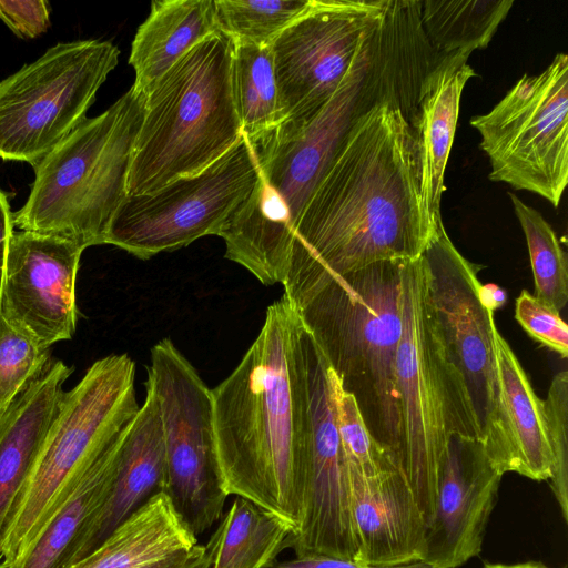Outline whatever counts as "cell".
Segmentation results:
<instances>
[{"instance_id":"cell-13","label":"cell","mask_w":568,"mask_h":568,"mask_svg":"<svg viewBox=\"0 0 568 568\" xmlns=\"http://www.w3.org/2000/svg\"><path fill=\"white\" fill-rule=\"evenodd\" d=\"M255 153L243 136L203 171L150 193L128 194L108 229L104 244L141 260L222 233L258 180Z\"/></svg>"},{"instance_id":"cell-14","label":"cell","mask_w":568,"mask_h":568,"mask_svg":"<svg viewBox=\"0 0 568 568\" xmlns=\"http://www.w3.org/2000/svg\"><path fill=\"white\" fill-rule=\"evenodd\" d=\"M145 385L156 397L163 428L162 491L197 538L220 519L227 498L215 457L211 389L170 338L152 347Z\"/></svg>"},{"instance_id":"cell-15","label":"cell","mask_w":568,"mask_h":568,"mask_svg":"<svg viewBox=\"0 0 568 568\" xmlns=\"http://www.w3.org/2000/svg\"><path fill=\"white\" fill-rule=\"evenodd\" d=\"M390 4L384 0H311L271 43L278 124H303L327 104L359 53L383 29Z\"/></svg>"},{"instance_id":"cell-30","label":"cell","mask_w":568,"mask_h":568,"mask_svg":"<svg viewBox=\"0 0 568 568\" xmlns=\"http://www.w3.org/2000/svg\"><path fill=\"white\" fill-rule=\"evenodd\" d=\"M311 0H214L217 31L236 43L271 45Z\"/></svg>"},{"instance_id":"cell-35","label":"cell","mask_w":568,"mask_h":568,"mask_svg":"<svg viewBox=\"0 0 568 568\" xmlns=\"http://www.w3.org/2000/svg\"><path fill=\"white\" fill-rule=\"evenodd\" d=\"M273 568H433L422 560L397 565L374 566L356 562L354 560L339 559L326 556L295 557L291 560L276 561Z\"/></svg>"},{"instance_id":"cell-22","label":"cell","mask_w":568,"mask_h":568,"mask_svg":"<svg viewBox=\"0 0 568 568\" xmlns=\"http://www.w3.org/2000/svg\"><path fill=\"white\" fill-rule=\"evenodd\" d=\"M214 0H154L136 30L129 63L145 95L190 50L216 32Z\"/></svg>"},{"instance_id":"cell-17","label":"cell","mask_w":568,"mask_h":568,"mask_svg":"<svg viewBox=\"0 0 568 568\" xmlns=\"http://www.w3.org/2000/svg\"><path fill=\"white\" fill-rule=\"evenodd\" d=\"M503 476L477 437L448 436L422 561L458 568L481 552Z\"/></svg>"},{"instance_id":"cell-6","label":"cell","mask_w":568,"mask_h":568,"mask_svg":"<svg viewBox=\"0 0 568 568\" xmlns=\"http://www.w3.org/2000/svg\"><path fill=\"white\" fill-rule=\"evenodd\" d=\"M233 41L216 31L150 90L128 178L143 194L194 175L243 136L232 91Z\"/></svg>"},{"instance_id":"cell-18","label":"cell","mask_w":568,"mask_h":568,"mask_svg":"<svg viewBox=\"0 0 568 568\" xmlns=\"http://www.w3.org/2000/svg\"><path fill=\"white\" fill-rule=\"evenodd\" d=\"M356 562L397 566L420 560L427 525L399 468L372 477L348 473Z\"/></svg>"},{"instance_id":"cell-34","label":"cell","mask_w":568,"mask_h":568,"mask_svg":"<svg viewBox=\"0 0 568 568\" xmlns=\"http://www.w3.org/2000/svg\"><path fill=\"white\" fill-rule=\"evenodd\" d=\"M51 7L45 0H0V19L22 39H33L50 26Z\"/></svg>"},{"instance_id":"cell-33","label":"cell","mask_w":568,"mask_h":568,"mask_svg":"<svg viewBox=\"0 0 568 568\" xmlns=\"http://www.w3.org/2000/svg\"><path fill=\"white\" fill-rule=\"evenodd\" d=\"M515 318L536 342L568 357V326L559 312L523 290L516 298Z\"/></svg>"},{"instance_id":"cell-11","label":"cell","mask_w":568,"mask_h":568,"mask_svg":"<svg viewBox=\"0 0 568 568\" xmlns=\"http://www.w3.org/2000/svg\"><path fill=\"white\" fill-rule=\"evenodd\" d=\"M119 55L110 41L60 42L2 80L0 159L34 168L87 119Z\"/></svg>"},{"instance_id":"cell-10","label":"cell","mask_w":568,"mask_h":568,"mask_svg":"<svg viewBox=\"0 0 568 568\" xmlns=\"http://www.w3.org/2000/svg\"><path fill=\"white\" fill-rule=\"evenodd\" d=\"M423 257L428 295L444 352L471 405L479 439L494 466L513 473V454L498 382L494 308L478 278L480 266L455 247L440 223Z\"/></svg>"},{"instance_id":"cell-38","label":"cell","mask_w":568,"mask_h":568,"mask_svg":"<svg viewBox=\"0 0 568 568\" xmlns=\"http://www.w3.org/2000/svg\"><path fill=\"white\" fill-rule=\"evenodd\" d=\"M483 568H551L541 561L529 560L518 564H490L485 562Z\"/></svg>"},{"instance_id":"cell-36","label":"cell","mask_w":568,"mask_h":568,"mask_svg":"<svg viewBox=\"0 0 568 568\" xmlns=\"http://www.w3.org/2000/svg\"><path fill=\"white\" fill-rule=\"evenodd\" d=\"M13 213L8 194L0 187V302L9 243L13 234Z\"/></svg>"},{"instance_id":"cell-7","label":"cell","mask_w":568,"mask_h":568,"mask_svg":"<svg viewBox=\"0 0 568 568\" xmlns=\"http://www.w3.org/2000/svg\"><path fill=\"white\" fill-rule=\"evenodd\" d=\"M135 363L128 354L95 361L64 392L32 470L10 513L1 561L18 562L77 485L138 413Z\"/></svg>"},{"instance_id":"cell-39","label":"cell","mask_w":568,"mask_h":568,"mask_svg":"<svg viewBox=\"0 0 568 568\" xmlns=\"http://www.w3.org/2000/svg\"><path fill=\"white\" fill-rule=\"evenodd\" d=\"M193 568H211V562L207 555Z\"/></svg>"},{"instance_id":"cell-8","label":"cell","mask_w":568,"mask_h":568,"mask_svg":"<svg viewBox=\"0 0 568 568\" xmlns=\"http://www.w3.org/2000/svg\"><path fill=\"white\" fill-rule=\"evenodd\" d=\"M395 375L400 416L398 467L428 526L448 436L479 439V432L463 384L444 352L423 255L403 266Z\"/></svg>"},{"instance_id":"cell-29","label":"cell","mask_w":568,"mask_h":568,"mask_svg":"<svg viewBox=\"0 0 568 568\" xmlns=\"http://www.w3.org/2000/svg\"><path fill=\"white\" fill-rule=\"evenodd\" d=\"M515 214L525 234L535 283V297L561 312L568 302L566 252L544 216L509 193Z\"/></svg>"},{"instance_id":"cell-1","label":"cell","mask_w":568,"mask_h":568,"mask_svg":"<svg viewBox=\"0 0 568 568\" xmlns=\"http://www.w3.org/2000/svg\"><path fill=\"white\" fill-rule=\"evenodd\" d=\"M436 230L422 207L412 123L389 99L376 100L352 123L298 221L283 295L298 308L337 276L416 260Z\"/></svg>"},{"instance_id":"cell-37","label":"cell","mask_w":568,"mask_h":568,"mask_svg":"<svg viewBox=\"0 0 568 568\" xmlns=\"http://www.w3.org/2000/svg\"><path fill=\"white\" fill-rule=\"evenodd\" d=\"M205 556V546L197 544L189 550H180L168 557L134 568H193Z\"/></svg>"},{"instance_id":"cell-4","label":"cell","mask_w":568,"mask_h":568,"mask_svg":"<svg viewBox=\"0 0 568 568\" xmlns=\"http://www.w3.org/2000/svg\"><path fill=\"white\" fill-rule=\"evenodd\" d=\"M405 262H377L337 276L295 308L342 388L354 397L368 432L397 467L400 416L395 367Z\"/></svg>"},{"instance_id":"cell-2","label":"cell","mask_w":568,"mask_h":568,"mask_svg":"<svg viewBox=\"0 0 568 568\" xmlns=\"http://www.w3.org/2000/svg\"><path fill=\"white\" fill-rule=\"evenodd\" d=\"M296 316L285 295L271 304L239 365L211 389L222 489L278 517L293 532L303 504L291 376Z\"/></svg>"},{"instance_id":"cell-9","label":"cell","mask_w":568,"mask_h":568,"mask_svg":"<svg viewBox=\"0 0 568 568\" xmlns=\"http://www.w3.org/2000/svg\"><path fill=\"white\" fill-rule=\"evenodd\" d=\"M291 376L302 481V519L285 549L295 557L356 560L351 484L336 415L338 378L297 315L291 341Z\"/></svg>"},{"instance_id":"cell-23","label":"cell","mask_w":568,"mask_h":568,"mask_svg":"<svg viewBox=\"0 0 568 568\" xmlns=\"http://www.w3.org/2000/svg\"><path fill=\"white\" fill-rule=\"evenodd\" d=\"M496 357L500 402L513 454V473L548 481L552 456L540 399L507 341L496 332Z\"/></svg>"},{"instance_id":"cell-25","label":"cell","mask_w":568,"mask_h":568,"mask_svg":"<svg viewBox=\"0 0 568 568\" xmlns=\"http://www.w3.org/2000/svg\"><path fill=\"white\" fill-rule=\"evenodd\" d=\"M197 544L169 497L160 491L94 551L69 568H134Z\"/></svg>"},{"instance_id":"cell-24","label":"cell","mask_w":568,"mask_h":568,"mask_svg":"<svg viewBox=\"0 0 568 568\" xmlns=\"http://www.w3.org/2000/svg\"><path fill=\"white\" fill-rule=\"evenodd\" d=\"M121 433L87 470L23 557L8 568H69L83 535L109 496Z\"/></svg>"},{"instance_id":"cell-3","label":"cell","mask_w":568,"mask_h":568,"mask_svg":"<svg viewBox=\"0 0 568 568\" xmlns=\"http://www.w3.org/2000/svg\"><path fill=\"white\" fill-rule=\"evenodd\" d=\"M379 34L359 53L327 104L300 125L278 124L248 142L258 180L220 234L225 257L262 284L283 285L295 230L356 116L373 101L372 73Z\"/></svg>"},{"instance_id":"cell-16","label":"cell","mask_w":568,"mask_h":568,"mask_svg":"<svg viewBox=\"0 0 568 568\" xmlns=\"http://www.w3.org/2000/svg\"><path fill=\"white\" fill-rule=\"evenodd\" d=\"M83 251L63 237L13 232L0 315L45 347L71 339L77 325L75 282Z\"/></svg>"},{"instance_id":"cell-12","label":"cell","mask_w":568,"mask_h":568,"mask_svg":"<svg viewBox=\"0 0 568 568\" xmlns=\"http://www.w3.org/2000/svg\"><path fill=\"white\" fill-rule=\"evenodd\" d=\"M489 179L558 207L568 183V57L539 74H524L495 106L474 116Z\"/></svg>"},{"instance_id":"cell-5","label":"cell","mask_w":568,"mask_h":568,"mask_svg":"<svg viewBox=\"0 0 568 568\" xmlns=\"http://www.w3.org/2000/svg\"><path fill=\"white\" fill-rule=\"evenodd\" d=\"M145 100L131 87L44 156L34 166L27 202L13 213V225L63 237L84 250L104 244L110 223L128 196Z\"/></svg>"},{"instance_id":"cell-26","label":"cell","mask_w":568,"mask_h":568,"mask_svg":"<svg viewBox=\"0 0 568 568\" xmlns=\"http://www.w3.org/2000/svg\"><path fill=\"white\" fill-rule=\"evenodd\" d=\"M293 529L236 496L205 545L211 568H273Z\"/></svg>"},{"instance_id":"cell-31","label":"cell","mask_w":568,"mask_h":568,"mask_svg":"<svg viewBox=\"0 0 568 568\" xmlns=\"http://www.w3.org/2000/svg\"><path fill=\"white\" fill-rule=\"evenodd\" d=\"M49 347L0 315V418L50 364Z\"/></svg>"},{"instance_id":"cell-32","label":"cell","mask_w":568,"mask_h":568,"mask_svg":"<svg viewBox=\"0 0 568 568\" xmlns=\"http://www.w3.org/2000/svg\"><path fill=\"white\" fill-rule=\"evenodd\" d=\"M548 443L552 456V471L548 483L568 523V373L559 372L551 381L542 400Z\"/></svg>"},{"instance_id":"cell-40","label":"cell","mask_w":568,"mask_h":568,"mask_svg":"<svg viewBox=\"0 0 568 568\" xmlns=\"http://www.w3.org/2000/svg\"><path fill=\"white\" fill-rule=\"evenodd\" d=\"M0 568H7V566L0 561Z\"/></svg>"},{"instance_id":"cell-19","label":"cell","mask_w":568,"mask_h":568,"mask_svg":"<svg viewBox=\"0 0 568 568\" xmlns=\"http://www.w3.org/2000/svg\"><path fill=\"white\" fill-rule=\"evenodd\" d=\"M165 477V446L156 397L146 386L144 403L119 438L109 496L83 535L69 567L94 551L155 494Z\"/></svg>"},{"instance_id":"cell-20","label":"cell","mask_w":568,"mask_h":568,"mask_svg":"<svg viewBox=\"0 0 568 568\" xmlns=\"http://www.w3.org/2000/svg\"><path fill=\"white\" fill-rule=\"evenodd\" d=\"M470 53L443 55L426 73L418 91L413 124L420 164L422 207L432 230L443 223L440 201L444 175L457 126L459 104L467 81L476 77L468 64Z\"/></svg>"},{"instance_id":"cell-21","label":"cell","mask_w":568,"mask_h":568,"mask_svg":"<svg viewBox=\"0 0 568 568\" xmlns=\"http://www.w3.org/2000/svg\"><path fill=\"white\" fill-rule=\"evenodd\" d=\"M73 368L50 362L0 418V561L4 529L40 453Z\"/></svg>"},{"instance_id":"cell-27","label":"cell","mask_w":568,"mask_h":568,"mask_svg":"<svg viewBox=\"0 0 568 568\" xmlns=\"http://www.w3.org/2000/svg\"><path fill=\"white\" fill-rule=\"evenodd\" d=\"M420 26L427 40L444 55L470 53L488 45L511 0L436 1L420 3Z\"/></svg>"},{"instance_id":"cell-28","label":"cell","mask_w":568,"mask_h":568,"mask_svg":"<svg viewBox=\"0 0 568 568\" xmlns=\"http://www.w3.org/2000/svg\"><path fill=\"white\" fill-rule=\"evenodd\" d=\"M232 91L243 134L248 142L278 124L271 45L233 42Z\"/></svg>"}]
</instances>
